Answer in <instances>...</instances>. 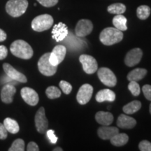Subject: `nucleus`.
<instances>
[{
	"instance_id": "34",
	"label": "nucleus",
	"mask_w": 151,
	"mask_h": 151,
	"mask_svg": "<svg viewBox=\"0 0 151 151\" xmlns=\"http://www.w3.org/2000/svg\"><path fill=\"white\" fill-rule=\"evenodd\" d=\"M142 91L145 97L151 101V86H150V85L143 86L142 88Z\"/></svg>"
},
{
	"instance_id": "22",
	"label": "nucleus",
	"mask_w": 151,
	"mask_h": 151,
	"mask_svg": "<svg viewBox=\"0 0 151 151\" xmlns=\"http://www.w3.org/2000/svg\"><path fill=\"white\" fill-rule=\"evenodd\" d=\"M111 144L115 146H122L125 145L129 141V137L124 133H118L110 139Z\"/></svg>"
},
{
	"instance_id": "36",
	"label": "nucleus",
	"mask_w": 151,
	"mask_h": 151,
	"mask_svg": "<svg viewBox=\"0 0 151 151\" xmlns=\"http://www.w3.org/2000/svg\"><path fill=\"white\" fill-rule=\"evenodd\" d=\"M8 135V131L6 129L5 126L4 125V124L0 123V139L4 140L6 139Z\"/></svg>"
},
{
	"instance_id": "19",
	"label": "nucleus",
	"mask_w": 151,
	"mask_h": 151,
	"mask_svg": "<svg viewBox=\"0 0 151 151\" xmlns=\"http://www.w3.org/2000/svg\"><path fill=\"white\" fill-rule=\"evenodd\" d=\"M116 99V94L114 92L109 89H104L97 92L96 95V101L99 103L108 101L113 102Z\"/></svg>"
},
{
	"instance_id": "7",
	"label": "nucleus",
	"mask_w": 151,
	"mask_h": 151,
	"mask_svg": "<svg viewBox=\"0 0 151 151\" xmlns=\"http://www.w3.org/2000/svg\"><path fill=\"white\" fill-rule=\"evenodd\" d=\"M79 61L82 64L83 71L88 74H92L98 69L97 62L93 57L83 54L79 57Z\"/></svg>"
},
{
	"instance_id": "39",
	"label": "nucleus",
	"mask_w": 151,
	"mask_h": 151,
	"mask_svg": "<svg viewBox=\"0 0 151 151\" xmlns=\"http://www.w3.org/2000/svg\"><path fill=\"white\" fill-rule=\"evenodd\" d=\"M6 38L7 35L5 33V32L1 29H0V42L5 41L6 39Z\"/></svg>"
},
{
	"instance_id": "32",
	"label": "nucleus",
	"mask_w": 151,
	"mask_h": 151,
	"mask_svg": "<svg viewBox=\"0 0 151 151\" xmlns=\"http://www.w3.org/2000/svg\"><path fill=\"white\" fill-rule=\"evenodd\" d=\"M139 148L141 151H151V143L146 140L141 141L139 143Z\"/></svg>"
},
{
	"instance_id": "27",
	"label": "nucleus",
	"mask_w": 151,
	"mask_h": 151,
	"mask_svg": "<svg viewBox=\"0 0 151 151\" xmlns=\"http://www.w3.org/2000/svg\"><path fill=\"white\" fill-rule=\"evenodd\" d=\"M150 8L148 6L141 5L138 7L137 10V17L140 20H146L150 15Z\"/></svg>"
},
{
	"instance_id": "6",
	"label": "nucleus",
	"mask_w": 151,
	"mask_h": 151,
	"mask_svg": "<svg viewBox=\"0 0 151 151\" xmlns=\"http://www.w3.org/2000/svg\"><path fill=\"white\" fill-rule=\"evenodd\" d=\"M98 78L105 86L114 87L117 84V78L111 69L106 67H101L97 71Z\"/></svg>"
},
{
	"instance_id": "30",
	"label": "nucleus",
	"mask_w": 151,
	"mask_h": 151,
	"mask_svg": "<svg viewBox=\"0 0 151 151\" xmlns=\"http://www.w3.org/2000/svg\"><path fill=\"white\" fill-rule=\"evenodd\" d=\"M128 89L131 92L132 95L135 96V97H137L140 94L141 88L137 81H130L128 85Z\"/></svg>"
},
{
	"instance_id": "8",
	"label": "nucleus",
	"mask_w": 151,
	"mask_h": 151,
	"mask_svg": "<svg viewBox=\"0 0 151 151\" xmlns=\"http://www.w3.org/2000/svg\"><path fill=\"white\" fill-rule=\"evenodd\" d=\"M35 126L38 132L41 134L45 133L48 127V121L46 118L45 109L43 107H41L38 110L35 115Z\"/></svg>"
},
{
	"instance_id": "17",
	"label": "nucleus",
	"mask_w": 151,
	"mask_h": 151,
	"mask_svg": "<svg viewBox=\"0 0 151 151\" xmlns=\"http://www.w3.org/2000/svg\"><path fill=\"white\" fill-rule=\"evenodd\" d=\"M119 132V130L116 127H109L108 126L103 125L102 127H100L97 130L98 136L100 139L103 140H110L113 136Z\"/></svg>"
},
{
	"instance_id": "25",
	"label": "nucleus",
	"mask_w": 151,
	"mask_h": 151,
	"mask_svg": "<svg viewBox=\"0 0 151 151\" xmlns=\"http://www.w3.org/2000/svg\"><path fill=\"white\" fill-rule=\"evenodd\" d=\"M4 125L5 126L8 132H10L11 134H16L18 133L20 130L18 123L14 119L10 118H6L4 120Z\"/></svg>"
},
{
	"instance_id": "3",
	"label": "nucleus",
	"mask_w": 151,
	"mask_h": 151,
	"mask_svg": "<svg viewBox=\"0 0 151 151\" xmlns=\"http://www.w3.org/2000/svg\"><path fill=\"white\" fill-rule=\"evenodd\" d=\"M28 7L27 0H9L6 4V11L14 18L21 16Z\"/></svg>"
},
{
	"instance_id": "13",
	"label": "nucleus",
	"mask_w": 151,
	"mask_h": 151,
	"mask_svg": "<svg viewBox=\"0 0 151 151\" xmlns=\"http://www.w3.org/2000/svg\"><path fill=\"white\" fill-rule=\"evenodd\" d=\"M20 94L24 101L30 106H36L39 102V95L32 88H23L20 91Z\"/></svg>"
},
{
	"instance_id": "14",
	"label": "nucleus",
	"mask_w": 151,
	"mask_h": 151,
	"mask_svg": "<svg viewBox=\"0 0 151 151\" xmlns=\"http://www.w3.org/2000/svg\"><path fill=\"white\" fill-rule=\"evenodd\" d=\"M69 34L67 26L63 22H59L54 25L52 30V37L57 42L64 41Z\"/></svg>"
},
{
	"instance_id": "28",
	"label": "nucleus",
	"mask_w": 151,
	"mask_h": 151,
	"mask_svg": "<svg viewBox=\"0 0 151 151\" xmlns=\"http://www.w3.org/2000/svg\"><path fill=\"white\" fill-rule=\"evenodd\" d=\"M61 91L55 86H50L46 90V94L48 98L50 99H57L61 96Z\"/></svg>"
},
{
	"instance_id": "33",
	"label": "nucleus",
	"mask_w": 151,
	"mask_h": 151,
	"mask_svg": "<svg viewBox=\"0 0 151 151\" xmlns=\"http://www.w3.org/2000/svg\"><path fill=\"white\" fill-rule=\"evenodd\" d=\"M37 1L45 7L54 6L58 3V0H37Z\"/></svg>"
},
{
	"instance_id": "41",
	"label": "nucleus",
	"mask_w": 151,
	"mask_h": 151,
	"mask_svg": "<svg viewBox=\"0 0 151 151\" xmlns=\"http://www.w3.org/2000/svg\"><path fill=\"white\" fill-rule=\"evenodd\" d=\"M149 109H150V114H151V104H150V108H149Z\"/></svg>"
},
{
	"instance_id": "18",
	"label": "nucleus",
	"mask_w": 151,
	"mask_h": 151,
	"mask_svg": "<svg viewBox=\"0 0 151 151\" xmlns=\"http://www.w3.org/2000/svg\"><path fill=\"white\" fill-rule=\"evenodd\" d=\"M136 124L137 121L134 118L124 114L120 115L117 120V125L122 129H132Z\"/></svg>"
},
{
	"instance_id": "35",
	"label": "nucleus",
	"mask_w": 151,
	"mask_h": 151,
	"mask_svg": "<svg viewBox=\"0 0 151 151\" xmlns=\"http://www.w3.org/2000/svg\"><path fill=\"white\" fill-rule=\"evenodd\" d=\"M46 135L47 137H48L49 140H50V141L52 143V144H55V143H57V141H58V137H56L55 134L54 130L52 129L47 130Z\"/></svg>"
},
{
	"instance_id": "12",
	"label": "nucleus",
	"mask_w": 151,
	"mask_h": 151,
	"mask_svg": "<svg viewBox=\"0 0 151 151\" xmlns=\"http://www.w3.org/2000/svg\"><path fill=\"white\" fill-rule=\"evenodd\" d=\"M142 56L143 51L141 49L139 48L132 49L126 55L124 58V63L127 67H134L140 62Z\"/></svg>"
},
{
	"instance_id": "23",
	"label": "nucleus",
	"mask_w": 151,
	"mask_h": 151,
	"mask_svg": "<svg viewBox=\"0 0 151 151\" xmlns=\"http://www.w3.org/2000/svg\"><path fill=\"white\" fill-rule=\"evenodd\" d=\"M127 18L122 14L116 15L113 18V24L114 27L122 32L126 31L127 29Z\"/></svg>"
},
{
	"instance_id": "4",
	"label": "nucleus",
	"mask_w": 151,
	"mask_h": 151,
	"mask_svg": "<svg viewBox=\"0 0 151 151\" xmlns=\"http://www.w3.org/2000/svg\"><path fill=\"white\" fill-rule=\"evenodd\" d=\"M53 18L50 15L43 14L38 16L32 22V28L36 32H43L50 29L53 24Z\"/></svg>"
},
{
	"instance_id": "26",
	"label": "nucleus",
	"mask_w": 151,
	"mask_h": 151,
	"mask_svg": "<svg viewBox=\"0 0 151 151\" xmlns=\"http://www.w3.org/2000/svg\"><path fill=\"white\" fill-rule=\"evenodd\" d=\"M107 11L111 14H122L125 12L126 6L122 3L113 4L109 6Z\"/></svg>"
},
{
	"instance_id": "9",
	"label": "nucleus",
	"mask_w": 151,
	"mask_h": 151,
	"mask_svg": "<svg viewBox=\"0 0 151 151\" xmlns=\"http://www.w3.org/2000/svg\"><path fill=\"white\" fill-rule=\"evenodd\" d=\"M67 53V48L62 45H58L50 52L49 60L50 62L54 66H58L65 59Z\"/></svg>"
},
{
	"instance_id": "24",
	"label": "nucleus",
	"mask_w": 151,
	"mask_h": 151,
	"mask_svg": "<svg viewBox=\"0 0 151 151\" xmlns=\"http://www.w3.org/2000/svg\"><path fill=\"white\" fill-rule=\"evenodd\" d=\"M141 108V103L138 100H134L124 106L122 110L126 114H133L139 111Z\"/></svg>"
},
{
	"instance_id": "15",
	"label": "nucleus",
	"mask_w": 151,
	"mask_h": 151,
	"mask_svg": "<svg viewBox=\"0 0 151 151\" xmlns=\"http://www.w3.org/2000/svg\"><path fill=\"white\" fill-rule=\"evenodd\" d=\"M3 69L4 70L6 74L10 77L11 79L15 81H18L20 83H27V79L23 73L19 72L16 69H14L9 63H4L3 65Z\"/></svg>"
},
{
	"instance_id": "20",
	"label": "nucleus",
	"mask_w": 151,
	"mask_h": 151,
	"mask_svg": "<svg viewBox=\"0 0 151 151\" xmlns=\"http://www.w3.org/2000/svg\"><path fill=\"white\" fill-rule=\"evenodd\" d=\"M95 119L98 123L101 125L108 126L112 124L113 121V116L112 113L104 111H99L96 113Z\"/></svg>"
},
{
	"instance_id": "11",
	"label": "nucleus",
	"mask_w": 151,
	"mask_h": 151,
	"mask_svg": "<svg viewBox=\"0 0 151 151\" xmlns=\"http://www.w3.org/2000/svg\"><path fill=\"white\" fill-rule=\"evenodd\" d=\"M93 93V88L90 84H84L78 90L76 95L77 101L80 104L84 105L89 102Z\"/></svg>"
},
{
	"instance_id": "1",
	"label": "nucleus",
	"mask_w": 151,
	"mask_h": 151,
	"mask_svg": "<svg viewBox=\"0 0 151 151\" xmlns=\"http://www.w3.org/2000/svg\"><path fill=\"white\" fill-rule=\"evenodd\" d=\"M10 50L14 55L24 60H29L33 56V49L29 43L23 40H16L11 43Z\"/></svg>"
},
{
	"instance_id": "2",
	"label": "nucleus",
	"mask_w": 151,
	"mask_h": 151,
	"mask_svg": "<svg viewBox=\"0 0 151 151\" xmlns=\"http://www.w3.org/2000/svg\"><path fill=\"white\" fill-rule=\"evenodd\" d=\"M123 39V33L116 27H107L101 31L99 40L104 45L112 46L120 42Z\"/></svg>"
},
{
	"instance_id": "38",
	"label": "nucleus",
	"mask_w": 151,
	"mask_h": 151,
	"mask_svg": "<svg viewBox=\"0 0 151 151\" xmlns=\"http://www.w3.org/2000/svg\"><path fill=\"white\" fill-rule=\"evenodd\" d=\"M27 150V151H39V146H37V143L33 142V141H32V142H29L28 143Z\"/></svg>"
},
{
	"instance_id": "37",
	"label": "nucleus",
	"mask_w": 151,
	"mask_h": 151,
	"mask_svg": "<svg viewBox=\"0 0 151 151\" xmlns=\"http://www.w3.org/2000/svg\"><path fill=\"white\" fill-rule=\"evenodd\" d=\"M7 55H8V50H7L6 47L3 45L0 46V60L5 59Z\"/></svg>"
},
{
	"instance_id": "10",
	"label": "nucleus",
	"mask_w": 151,
	"mask_h": 151,
	"mask_svg": "<svg viewBox=\"0 0 151 151\" xmlns=\"http://www.w3.org/2000/svg\"><path fill=\"white\" fill-rule=\"evenodd\" d=\"M93 29V24L90 20L82 19L77 23L75 28V34L78 37H84L89 35Z\"/></svg>"
},
{
	"instance_id": "29",
	"label": "nucleus",
	"mask_w": 151,
	"mask_h": 151,
	"mask_svg": "<svg viewBox=\"0 0 151 151\" xmlns=\"http://www.w3.org/2000/svg\"><path fill=\"white\" fill-rule=\"evenodd\" d=\"M24 141L21 139L15 140L12 146L9 149V151H24Z\"/></svg>"
},
{
	"instance_id": "21",
	"label": "nucleus",
	"mask_w": 151,
	"mask_h": 151,
	"mask_svg": "<svg viewBox=\"0 0 151 151\" xmlns=\"http://www.w3.org/2000/svg\"><path fill=\"white\" fill-rule=\"evenodd\" d=\"M147 74V70L141 68H137L134 69L128 73L127 79L129 81H141L146 76Z\"/></svg>"
},
{
	"instance_id": "5",
	"label": "nucleus",
	"mask_w": 151,
	"mask_h": 151,
	"mask_svg": "<svg viewBox=\"0 0 151 151\" xmlns=\"http://www.w3.org/2000/svg\"><path fill=\"white\" fill-rule=\"evenodd\" d=\"M50 52H46L43 55L38 62V68L43 75L46 76H51L56 73L58 66L52 65L49 60Z\"/></svg>"
},
{
	"instance_id": "31",
	"label": "nucleus",
	"mask_w": 151,
	"mask_h": 151,
	"mask_svg": "<svg viewBox=\"0 0 151 151\" xmlns=\"http://www.w3.org/2000/svg\"><path fill=\"white\" fill-rule=\"evenodd\" d=\"M59 86L60 87V88L62 89V92L66 94H70L71 90H72V86H71V85L65 81H60Z\"/></svg>"
},
{
	"instance_id": "40",
	"label": "nucleus",
	"mask_w": 151,
	"mask_h": 151,
	"mask_svg": "<svg viewBox=\"0 0 151 151\" xmlns=\"http://www.w3.org/2000/svg\"><path fill=\"white\" fill-rule=\"evenodd\" d=\"M53 151H62V148L60 147H57V148L53 149Z\"/></svg>"
},
{
	"instance_id": "16",
	"label": "nucleus",
	"mask_w": 151,
	"mask_h": 151,
	"mask_svg": "<svg viewBox=\"0 0 151 151\" xmlns=\"http://www.w3.org/2000/svg\"><path fill=\"white\" fill-rule=\"evenodd\" d=\"M16 92V89L14 85L6 84L3 87L1 92V101L5 104H11L14 100V96Z\"/></svg>"
}]
</instances>
